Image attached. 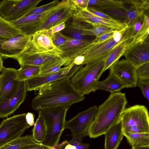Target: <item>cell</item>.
Listing matches in <instances>:
<instances>
[{
    "instance_id": "b9f144b4",
    "label": "cell",
    "mask_w": 149,
    "mask_h": 149,
    "mask_svg": "<svg viewBox=\"0 0 149 149\" xmlns=\"http://www.w3.org/2000/svg\"><path fill=\"white\" fill-rule=\"evenodd\" d=\"M87 9L92 13L101 17L108 19L111 20L114 19L109 15L95 9L91 8H88Z\"/></svg>"
},
{
    "instance_id": "f35d334b",
    "label": "cell",
    "mask_w": 149,
    "mask_h": 149,
    "mask_svg": "<svg viewBox=\"0 0 149 149\" xmlns=\"http://www.w3.org/2000/svg\"><path fill=\"white\" fill-rule=\"evenodd\" d=\"M144 14L139 17L132 24V29L130 39L133 38L141 29L143 21Z\"/></svg>"
},
{
    "instance_id": "ac0fdd59",
    "label": "cell",
    "mask_w": 149,
    "mask_h": 149,
    "mask_svg": "<svg viewBox=\"0 0 149 149\" xmlns=\"http://www.w3.org/2000/svg\"><path fill=\"white\" fill-rule=\"evenodd\" d=\"M61 53L58 48L52 51L41 53L26 50L17 60L20 65H28L41 67L49 61L60 57Z\"/></svg>"
},
{
    "instance_id": "30bf717a",
    "label": "cell",
    "mask_w": 149,
    "mask_h": 149,
    "mask_svg": "<svg viewBox=\"0 0 149 149\" xmlns=\"http://www.w3.org/2000/svg\"><path fill=\"white\" fill-rule=\"evenodd\" d=\"M120 119L123 127L135 126L144 132H149V117L147 108L145 106L136 105L125 108Z\"/></svg>"
},
{
    "instance_id": "7dc6e473",
    "label": "cell",
    "mask_w": 149,
    "mask_h": 149,
    "mask_svg": "<svg viewBox=\"0 0 149 149\" xmlns=\"http://www.w3.org/2000/svg\"><path fill=\"white\" fill-rule=\"evenodd\" d=\"M84 59V55L79 56L76 57L73 62L75 65H82Z\"/></svg>"
},
{
    "instance_id": "277c9868",
    "label": "cell",
    "mask_w": 149,
    "mask_h": 149,
    "mask_svg": "<svg viewBox=\"0 0 149 149\" xmlns=\"http://www.w3.org/2000/svg\"><path fill=\"white\" fill-rule=\"evenodd\" d=\"M69 107H59L45 109L38 111L43 116L47 132L42 143L52 148L57 145L65 129L66 117Z\"/></svg>"
},
{
    "instance_id": "2e32d148",
    "label": "cell",
    "mask_w": 149,
    "mask_h": 149,
    "mask_svg": "<svg viewBox=\"0 0 149 149\" xmlns=\"http://www.w3.org/2000/svg\"><path fill=\"white\" fill-rule=\"evenodd\" d=\"M92 41L77 39L68 36L65 43L58 48L61 52L60 56L69 59L72 63L76 57L84 54Z\"/></svg>"
},
{
    "instance_id": "4316f807",
    "label": "cell",
    "mask_w": 149,
    "mask_h": 149,
    "mask_svg": "<svg viewBox=\"0 0 149 149\" xmlns=\"http://www.w3.org/2000/svg\"><path fill=\"white\" fill-rule=\"evenodd\" d=\"M79 22L73 20L72 23L66 24L65 29L62 30L63 33L68 36L79 40H89L84 35L83 29L87 28Z\"/></svg>"
},
{
    "instance_id": "4dcf8cb0",
    "label": "cell",
    "mask_w": 149,
    "mask_h": 149,
    "mask_svg": "<svg viewBox=\"0 0 149 149\" xmlns=\"http://www.w3.org/2000/svg\"><path fill=\"white\" fill-rule=\"evenodd\" d=\"M20 65V68L17 70V76L15 79L17 81H26L39 75L40 67L28 65Z\"/></svg>"
},
{
    "instance_id": "5b68a950",
    "label": "cell",
    "mask_w": 149,
    "mask_h": 149,
    "mask_svg": "<svg viewBox=\"0 0 149 149\" xmlns=\"http://www.w3.org/2000/svg\"><path fill=\"white\" fill-rule=\"evenodd\" d=\"M64 0L42 13L22 17L10 23L23 35L31 36L41 28L49 18L62 6Z\"/></svg>"
},
{
    "instance_id": "c3c4849f",
    "label": "cell",
    "mask_w": 149,
    "mask_h": 149,
    "mask_svg": "<svg viewBox=\"0 0 149 149\" xmlns=\"http://www.w3.org/2000/svg\"><path fill=\"white\" fill-rule=\"evenodd\" d=\"M51 148L43 144L42 143H40L37 145L25 149H49Z\"/></svg>"
},
{
    "instance_id": "8d00e7d4",
    "label": "cell",
    "mask_w": 149,
    "mask_h": 149,
    "mask_svg": "<svg viewBox=\"0 0 149 149\" xmlns=\"http://www.w3.org/2000/svg\"><path fill=\"white\" fill-rule=\"evenodd\" d=\"M67 38V36L59 32L55 34L51 37V39L54 46L58 48L65 43Z\"/></svg>"
},
{
    "instance_id": "f6af8a7d",
    "label": "cell",
    "mask_w": 149,
    "mask_h": 149,
    "mask_svg": "<svg viewBox=\"0 0 149 149\" xmlns=\"http://www.w3.org/2000/svg\"><path fill=\"white\" fill-rule=\"evenodd\" d=\"M82 138L77 136H73L72 139L68 144L74 146H76L82 143Z\"/></svg>"
},
{
    "instance_id": "52a82bcc",
    "label": "cell",
    "mask_w": 149,
    "mask_h": 149,
    "mask_svg": "<svg viewBox=\"0 0 149 149\" xmlns=\"http://www.w3.org/2000/svg\"><path fill=\"white\" fill-rule=\"evenodd\" d=\"M42 0H3L0 2V17L9 22L16 20L36 7Z\"/></svg>"
},
{
    "instance_id": "d4e9b609",
    "label": "cell",
    "mask_w": 149,
    "mask_h": 149,
    "mask_svg": "<svg viewBox=\"0 0 149 149\" xmlns=\"http://www.w3.org/2000/svg\"><path fill=\"white\" fill-rule=\"evenodd\" d=\"M72 63L69 59L59 57L40 67L39 75H43L57 72L60 70L62 66H66Z\"/></svg>"
},
{
    "instance_id": "7402d4cb",
    "label": "cell",
    "mask_w": 149,
    "mask_h": 149,
    "mask_svg": "<svg viewBox=\"0 0 149 149\" xmlns=\"http://www.w3.org/2000/svg\"><path fill=\"white\" fill-rule=\"evenodd\" d=\"M104 149H117L124 136L121 119L110 127L104 134Z\"/></svg>"
},
{
    "instance_id": "d6a6232c",
    "label": "cell",
    "mask_w": 149,
    "mask_h": 149,
    "mask_svg": "<svg viewBox=\"0 0 149 149\" xmlns=\"http://www.w3.org/2000/svg\"><path fill=\"white\" fill-rule=\"evenodd\" d=\"M123 135L132 146L149 145V132L134 133L123 131Z\"/></svg>"
},
{
    "instance_id": "f907efd6",
    "label": "cell",
    "mask_w": 149,
    "mask_h": 149,
    "mask_svg": "<svg viewBox=\"0 0 149 149\" xmlns=\"http://www.w3.org/2000/svg\"><path fill=\"white\" fill-rule=\"evenodd\" d=\"M64 149H77L76 146H74L67 144L64 147Z\"/></svg>"
},
{
    "instance_id": "7c38bea8",
    "label": "cell",
    "mask_w": 149,
    "mask_h": 149,
    "mask_svg": "<svg viewBox=\"0 0 149 149\" xmlns=\"http://www.w3.org/2000/svg\"><path fill=\"white\" fill-rule=\"evenodd\" d=\"M113 74L124 84L125 88H133L137 86L138 79L136 68L125 59L118 60L109 68Z\"/></svg>"
},
{
    "instance_id": "d6986e66",
    "label": "cell",
    "mask_w": 149,
    "mask_h": 149,
    "mask_svg": "<svg viewBox=\"0 0 149 149\" xmlns=\"http://www.w3.org/2000/svg\"><path fill=\"white\" fill-rule=\"evenodd\" d=\"M77 9L72 0H65L61 7L46 21L41 29H48L72 17Z\"/></svg>"
},
{
    "instance_id": "ba28073f",
    "label": "cell",
    "mask_w": 149,
    "mask_h": 149,
    "mask_svg": "<svg viewBox=\"0 0 149 149\" xmlns=\"http://www.w3.org/2000/svg\"><path fill=\"white\" fill-rule=\"evenodd\" d=\"M83 65H75L73 62L58 71L43 75H38L25 81L27 91H38L44 86L53 82L71 78Z\"/></svg>"
},
{
    "instance_id": "d590c367",
    "label": "cell",
    "mask_w": 149,
    "mask_h": 149,
    "mask_svg": "<svg viewBox=\"0 0 149 149\" xmlns=\"http://www.w3.org/2000/svg\"><path fill=\"white\" fill-rule=\"evenodd\" d=\"M136 73L138 80L149 79V62L136 68Z\"/></svg>"
},
{
    "instance_id": "8fae6325",
    "label": "cell",
    "mask_w": 149,
    "mask_h": 149,
    "mask_svg": "<svg viewBox=\"0 0 149 149\" xmlns=\"http://www.w3.org/2000/svg\"><path fill=\"white\" fill-rule=\"evenodd\" d=\"M31 36L22 34L8 40H0V55L2 59L17 60L26 49Z\"/></svg>"
},
{
    "instance_id": "7bdbcfd3",
    "label": "cell",
    "mask_w": 149,
    "mask_h": 149,
    "mask_svg": "<svg viewBox=\"0 0 149 149\" xmlns=\"http://www.w3.org/2000/svg\"><path fill=\"white\" fill-rule=\"evenodd\" d=\"M114 30L104 33L98 38H95L93 42L99 43L107 40L112 36Z\"/></svg>"
},
{
    "instance_id": "681fc988",
    "label": "cell",
    "mask_w": 149,
    "mask_h": 149,
    "mask_svg": "<svg viewBox=\"0 0 149 149\" xmlns=\"http://www.w3.org/2000/svg\"><path fill=\"white\" fill-rule=\"evenodd\" d=\"M132 149H149V145L137 146H132Z\"/></svg>"
},
{
    "instance_id": "8992f818",
    "label": "cell",
    "mask_w": 149,
    "mask_h": 149,
    "mask_svg": "<svg viewBox=\"0 0 149 149\" xmlns=\"http://www.w3.org/2000/svg\"><path fill=\"white\" fill-rule=\"evenodd\" d=\"M26 113L4 119L0 124V147L20 137L30 127L26 122Z\"/></svg>"
},
{
    "instance_id": "83f0119b",
    "label": "cell",
    "mask_w": 149,
    "mask_h": 149,
    "mask_svg": "<svg viewBox=\"0 0 149 149\" xmlns=\"http://www.w3.org/2000/svg\"><path fill=\"white\" fill-rule=\"evenodd\" d=\"M32 135H26L0 147V149H25L38 144Z\"/></svg>"
},
{
    "instance_id": "3957f363",
    "label": "cell",
    "mask_w": 149,
    "mask_h": 149,
    "mask_svg": "<svg viewBox=\"0 0 149 149\" xmlns=\"http://www.w3.org/2000/svg\"><path fill=\"white\" fill-rule=\"evenodd\" d=\"M107 57L82 66L71 78V83L80 94L84 95L95 91Z\"/></svg>"
},
{
    "instance_id": "7a4b0ae2",
    "label": "cell",
    "mask_w": 149,
    "mask_h": 149,
    "mask_svg": "<svg viewBox=\"0 0 149 149\" xmlns=\"http://www.w3.org/2000/svg\"><path fill=\"white\" fill-rule=\"evenodd\" d=\"M127 102L125 93H111L106 100L98 107L95 116L88 129L87 134L91 138L103 134L120 120Z\"/></svg>"
},
{
    "instance_id": "4fadbf2b",
    "label": "cell",
    "mask_w": 149,
    "mask_h": 149,
    "mask_svg": "<svg viewBox=\"0 0 149 149\" xmlns=\"http://www.w3.org/2000/svg\"><path fill=\"white\" fill-rule=\"evenodd\" d=\"M119 43H117L114 41L112 36L109 39L101 42H94L92 41L87 51L83 55L84 59L82 65L107 57L114 47Z\"/></svg>"
},
{
    "instance_id": "db71d44e",
    "label": "cell",
    "mask_w": 149,
    "mask_h": 149,
    "mask_svg": "<svg viewBox=\"0 0 149 149\" xmlns=\"http://www.w3.org/2000/svg\"><path fill=\"white\" fill-rule=\"evenodd\" d=\"M1 1H0V2Z\"/></svg>"
},
{
    "instance_id": "1f68e13d",
    "label": "cell",
    "mask_w": 149,
    "mask_h": 149,
    "mask_svg": "<svg viewBox=\"0 0 149 149\" xmlns=\"http://www.w3.org/2000/svg\"><path fill=\"white\" fill-rule=\"evenodd\" d=\"M22 34L10 22L0 18V40H8Z\"/></svg>"
},
{
    "instance_id": "6da1fadb",
    "label": "cell",
    "mask_w": 149,
    "mask_h": 149,
    "mask_svg": "<svg viewBox=\"0 0 149 149\" xmlns=\"http://www.w3.org/2000/svg\"><path fill=\"white\" fill-rule=\"evenodd\" d=\"M70 79L59 80L41 88L32 100V109L38 111L59 107H69L73 104L83 100L84 95L75 89Z\"/></svg>"
},
{
    "instance_id": "74e56055",
    "label": "cell",
    "mask_w": 149,
    "mask_h": 149,
    "mask_svg": "<svg viewBox=\"0 0 149 149\" xmlns=\"http://www.w3.org/2000/svg\"><path fill=\"white\" fill-rule=\"evenodd\" d=\"M137 86L141 89L144 97L149 101V79L138 80Z\"/></svg>"
},
{
    "instance_id": "ee69618b",
    "label": "cell",
    "mask_w": 149,
    "mask_h": 149,
    "mask_svg": "<svg viewBox=\"0 0 149 149\" xmlns=\"http://www.w3.org/2000/svg\"><path fill=\"white\" fill-rule=\"evenodd\" d=\"M123 131L134 133L145 132L139 127L135 126H127L123 127Z\"/></svg>"
},
{
    "instance_id": "836d02e7",
    "label": "cell",
    "mask_w": 149,
    "mask_h": 149,
    "mask_svg": "<svg viewBox=\"0 0 149 149\" xmlns=\"http://www.w3.org/2000/svg\"><path fill=\"white\" fill-rule=\"evenodd\" d=\"M91 28H86L83 29L85 36H95L98 38L103 34L107 32L113 31L114 29L108 26L97 24L91 25Z\"/></svg>"
},
{
    "instance_id": "bcb514c9",
    "label": "cell",
    "mask_w": 149,
    "mask_h": 149,
    "mask_svg": "<svg viewBox=\"0 0 149 149\" xmlns=\"http://www.w3.org/2000/svg\"><path fill=\"white\" fill-rule=\"evenodd\" d=\"M26 119L27 124L30 126H34L35 124L34 122V116L31 112H28L26 115Z\"/></svg>"
},
{
    "instance_id": "9a60e30c",
    "label": "cell",
    "mask_w": 149,
    "mask_h": 149,
    "mask_svg": "<svg viewBox=\"0 0 149 149\" xmlns=\"http://www.w3.org/2000/svg\"><path fill=\"white\" fill-rule=\"evenodd\" d=\"M73 20L79 22H86L92 25L97 24L110 27L114 30H119L127 24L119 20L108 19L99 17L89 11L87 8L77 10L74 13Z\"/></svg>"
},
{
    "instance_id": "cb8c5ba5",
    "label": "cell",
    "mask_w": 149,
    "mask_h": 149,
    "mask_svg": "<svg viewBox=\"0 0 149 149\" xmlns=\"http://www.w3.org/2000/svg\"><path fill=\"white\" fill-rule=\"evenodd\" d=\"M125 88L122 82L112 72H110L104 80L99 81L95 89L97 90L108 91L111 93L117 92Z\"/></svg>"
},
{
    "instance_id": "f5cc1de1",
    "label": "cell",
    "mask_w": 149,
    "mask_h": 149,
    "mask_svg": "<svg viewBox=\"0 0 149 149\" xmlns=\"http://www.w3.org/2000/svg\"><path fill=\"white\" fill-rule=\"evenodd\" d=\"M63 145V143H61L60 144H58L57 145L53 146L49 149H57L59 147Z\"/></svg>"
},
{
    "instance_id": "603a6c76",
    "label": "cell",
    "mask_w": 149,
    "mask_h": 149,
    "mask_svg": "<svg viewBox=\"0 0 149 149\" xmlns=\"http://www.w3.org/2000/svg\"><path fill=\"white\" fill-rule=\"evenodd\" d=\"M131 35L130 33L125 36L120 42L114 47L108 55L104 61L103 72L109 69L112 65L124 55L128 48Z\"/></svg>"
},
{
    "instance_id": "60d3db41",
    "label": "cell",
    "mask_w": 149,
    "mask_h": 149,
    "mask_svg": "<svg viewBox=\"0 0 149 149\" xmlns=\"http://www.w3.org/2000/svg\"><path fill=\"white\" fill-rule=\"evenodd\" d=\"M78 10L87 8L88 0H72Z\"/></svg>"
},
{
    "instance_id": "9c48e42d",
    "label": "cell",
    "mask_w": 149,
    "mask_h": 149,
    "mask_svg": "<svg viewBox=\"0 0 149 149\" xmlns=\"http://www.w3.org/2000/svg\"><path fill=\"white\" fill-rule=\"evenodd\" d=\"M98 107L92 106L78 113L65 122V129H69L73 136L83 138L88 133L89 127L97 114Z\"/></svg>"
},
{
    "instance_id": "5bb4252c",
    "label": "cell",
    "mask_w": 149,
    "mask_h": 149,
    "mask_svg": "<svg viewBox=\"0 0 149 149\" xmlns=\"http://www.w3.org/2000/svg\"><path fill=\"white\" fill-rule=\"evenodd\" d=\"M0 74V102L13 95L17 91L21 81L15 79L17 70L4 66Z\"/></svg>"
},
{
    "instance_id": "ffe728a7",
    "label": "cell",
    "mask_w": 149,
    "mask_h": 149,
    "mask_svg": "<svg viewBox=\"0 0 149 149\" xmlns=\"http://www.w3.org/2000/svg\"><path fill=\"white\" fill-rule=\"evenodd\" d=\"M57 48L54 45L51 38L49 35L47 29H44L36 32L32 36L26 50L41 53L52 51Z\"/></svg>"
},
{
    "instance_id": "9f6ffc18",
    "label": "cell",
    "mask_w": 149,
    "mask_h": 149,
    "mask_svg": "<svg viewBox=\"0 0 149 149\" xmlns=\"http://www.w3.org/2000/svg\"></svg>"
},
{
    "instance_id": "44dd1931",
    "label": "cell",
    "mask_w": 149,
    "mask_h": 149,
    "mask_svg": "<svg viewBox=\"0 0 149 149\" xmlns=\"http://www.w3.org/2000/svg\"><path fill=\"white\" fill-rule=\"evenodd\" d=\"M124 56L125 59L136 68L149 62L148 41L136 44L128 49Z\"/></svg>"
},
{
    "instance_id": "816d5d0a",
    "label": "cell",
    "mask_w": 149,
    "mask_h": 149,
    "mask_svg": "<svg viewBox=\"0 0 149 149\" xmlns=\"http://www.w3.org/2000/svg\"><path fill=\"white\" fill-rule=\"evenodd\" d=\"M3 67V59L0 55V72L1 71Z\"/></svg>"
},
{
    "instance_id": "e575fe53",
    "label": "cell",
    "mask_w": 149,
    "mask_h": 149,
    "mask_svg": "<svg viewBox=\"0 0 149 149\" xmlns=\"http://www.w3.org/2000/svg\"><path fill=\"white\" fill-rule=\"evenodd\" d=\"M60 1L59 0L54 1L38 7H36L33 10L26 13L22 17H25L32 14L43 13L57 5Z\"/></svg>"
},
{
    "instance_id": "11a10c76",
    "label": "cell",
    "mask_w": 149,
    "mask_h": 149,
    "mask_svg": "<svg viewBox=\"0 0 149 149\" xmlns=\"http://www.w3.org/2000/svg\"><path fill=\"white\" fill-rule=\"evenodd\" d=\"M1 18V17H0V18Z\"/></svg>"
},
{
    "instance_id": "f546056e",
    "label": "cell",
    "mask_w": 149,
    "mask_h": 149,
    "mask_svg": "<svg viewBox=\"0 0 149 149\" xmlns=\"http://www.w3.org/2000/svg\"><path fill=\"white\" fill-rule=\"evenodd\" d=\"M39 115L32 130V137L38 143H42L45 140L47 129L45 119L42 115L38 112Z\"/></svg>"
},
{
    "instance_id": "e0dca14e",
    "label": "cell",
    "mask_w": 149,
    "mask_h": 149,
    "mask_svg": "<svg viewBox=\"0 0 149 149\" xmlns=\"http://www.w3.org/2000/svg\"><path fill=\"white\" fill-rule=\"evenodd\" d=\"M27 92L25 81H21L13 95L0 102V118L8 117L17 110L24 101Z\"/></svg>"
},
{
    "instance_id": "f1b7e54d",
    "label": "cell",
    "mask_w": 149,
    "mask_h": 149,
    "mask_svg": "<svg viewBox=\"0 0 149 149\" xmlns=\"http://www.w3.org/2000/svg\"><path fill=\"white\" fill-rule=\"evenodd\" d=\"M149 16L148 13L144 15L141 27L135 36L130 39L128 49L138 43H143L149 40Z\"/></svg>"
},
{
    "instance_id": "484cf974",
    "label": "cell",
    "mask_w": 149,
    "mask_h": 149,
    "mask_svg": "<svg viewBox=\"0 0 149 149\" xmlns=\"http://www.w3.org/2000/svg\"><path fill=\"white\" fill-rule=\"evenodd\" d=\"M126 0H88V7L104 10L123 7Z\"/></svg>"
},
{
    "instance_id": "ab89813d",
    "label": "cell",
    "mask_w": 149,
    "mask_h": 149,
    "mask_svg": "<svg viewBox=\"0 0 149 149\" xmlns=\"http://www.w3.org/2000/svg\"><path fill=\"white\" fill-rule=\"evenodd\" d=\"M65 26V22H64L50 28L47 29L49 35L51 38L55 34L63 30Z\"/></svg>"
}]
</instances>
